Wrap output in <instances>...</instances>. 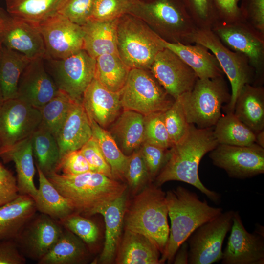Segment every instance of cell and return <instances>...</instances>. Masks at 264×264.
<instances>
[{"instance_id": "4316f807", "label": "cell", "mask_w": 264, "mask_h": 264, "mask_svg": "<svg viewBox=\"0 0 264 264\" xmlns=\"http://www.w3.org/2000/svg\"><path fill=\"white\" fill-rule=\"evenodd\" d=\"M233 113L256 134L264 130V88L246 84L240 90Z\"/></svg>"}, {"instance_id": "cb8c5ba5", "label": "cell", "mask_w": 264, "mask_h": 264, "mask_svg": "<svg viewBox=\"0 0 264 264\" xmlns=\"http://www.w3.org/2000/svg\"><path fill=\"white\" fill-rule=\"evenodd\" d=\"M165 47L177 55L195 72L198 78H214L223 76L215 55L205 46L198 44H183L163 40Z\"/></svg>"}, {"instance_id": "ba28073f", "label": "cell", "mask_w": 264, "mask_h": 264, "mask_svg": "<svg viewBox=\"0 0 264 264\" xmlns=\"http://www.w3.org/2000/svg\"><path fill=\"white\" fill-rule=\"evenodd\" d=\"M190 42L205 46L217 58L231 87L230 101L224 109L226 113L233 112L236 100L241 88L244 85L254 81V71L248 58L228 48L211 29L197 28L192 35Z\"/></svg>"}, {"instance_id": "ee69618b", "label": "cell", "mask_w": 264, "mask_h": 264, "mask_svg": "<svg viewBox=\"0 0 264 264\" xmlns=\"http://www.w3.org/2000/svg\"><path fill=\"white\" fill-rule=\"evenodd\" d=\"M137 0H95L89 20H111L130 14Z\"/></svg>"}, {"instance_id": "484cf974", "label": "cell", "mask_w": 264, "mask_h": 264, "mask_svg": "<svg viewBox=\"0 0 264 264\" xmlns=\"http://www.w3.org/2000/svg\"><path fill=\"white\" fill-rule=\"evenodd\" d=\"M33 198L19 194L13 200L0 207V240H14L36 213Z\"/></svg>"}, {"instance_id": "8d00e7d4", "label": "cell", "mask_w": 264, "mask_h": 264, "mask_svg": "<svg viewBox=\"0 0 264 264\" xmlns=\"http://www.w3.org/2000/svg\"><path fill=\"white\" fill-rule=\"evenodd\" d=\"M31 138L35 165L45 176L55 172L61 157L56 138L47 129L40 125Z\"/></svg>"}, {"instance_id": "8992f818", "label": "cell", "mask_w": 264, "mask_h": 264, "mask_svg": "<svg viewBox=\"0 0 264 264\" xmlns=\"http://www.w3.org/2000/svg\"><path fill=\"white\" fill-rule=\"evenodd\" d=\"M163 39L145 22L131 14L118 19L117 48L119 57L131 69L150 70Z\"/></svg>"}, {"instance_id": "7a4b0ae2", "label": "cell", "mask_w": 264, "mask_h": 264, "mask_svg": "<svg viewBox=\"0 0 264 264\" xmlns=\"http://www.w3.org/2000/svg\"><path fill=\"white\" fill-rule=\"evenodd\" d=\"M46 176L70 202L75 212L85 216L99 214L127 188L120 181L91 171L76 175L53 172Z\"/></svg>"}, {"instance_id": "db71d44e", "label": "cell", "mask_w": 264, "mask_h": 264, "mask_svg": "<svg viewBox=\"0 0 264 264\" xmlns=\"http://www.w3.org/2000/svg\"><path fill=\"white\" fill-rule=\"evenodd\" d=\"M26 259L14 240H0V264H24Z\"/></svg>"}, {"instance_id": "f907efd6", "label": "cell", "mask_w": 264, "mask_h": 264, "mask_svg": "<svg viewBox=\"0 0 264 264\" xmlns=\"http://www.w3.org/2000/svg\"><path fill=\"white\" fill-rule=\"evenodd\" d=\"M240 7L244 20L264 34V0H242Z\"/></svg>"}, {"instance_id": "4fadbf2b", "label": "cell", "mask_w": 264, "mask_h": 264, "mask_svg": "<svg viewBox=\"0 0 264 264\" xmlns=\"http://www.w3.org/2000/svg\"><path fill=\"white\" fill-rule=\"evenodd\" d=\"M46 60L58 89L82 101L84 92L95 77L96 59L82 49L62 59Z\"/></svg>"}, {"instance_id": "603a6c76", "label": "cell", "mask_w": 264, "mask_h": 264, "mask_svg": "<svg viewBox=\"0 0 264 264\" xmlns=\"http://www.w3.org/2000/svg\"><path fill=\"white\" fill-rule=\"evenodd\" d=\"M144 115L123 110L107 130L122 153L129 156L144 141Z\"/></svg>"}, {"instance_id": "7402d4cb", "label": "cell", "mask_w": 264, "mask_h": 264, "mask_svg": "<svg viewBox=\"0 0 264 264\" xmlns=\"http://www.w3.org/2000/svg\"><path fill=\"white\" fill-rule=\"evenodd\" d=\"M92 136L90 122L82 101L73 100L55 138L61 157L80 149Z\"/></svg>"}, {"instance_id": "6f0895ef", "label": "cell", "mask_w": 264, "mask_h": 264, "mask_svg": "<svg viewBox=\"0 0 264 264\" xmlns=\"http://www.w3.org/2000/svg\"><path fill=\"white\" fill-rule=\"evenodd\" d=\"M3 22V13L0 10V29Z\"/></svg>"}, {"instance_id": "6da1fadb", "label": "cell", "mask_w": 264, "mask_h": 264, "mask_svg": "<svg viewBox=\"0 0 264 264\" xmlns=\"http://www.w3.org/2000/svg\"><path fill=\"white\" fill-rule=\"evenodd\" d=\"M212 128H199L189 124L185 136L170 148L168 159L155 178V185L160 187L170 181H179L190 184L208 198L219 202L220 195L205 187L198 176L202 158L218 145Z\"/></svg>"}, {"instance_id": "11a10c76", "label": "cell", "mask_w": 264, "mask_h": 264, "mask_svg": "<svg viewBox=\"0 0 264 264\" xmlns=\"http://www.w3.org/2000/svg\"><path fill=\"white\" fill-rule=\"evenodd\" d=\"M189 246L187 241L183 242L180 246L176 253L174 260V264H188Z\"/></svg>"}, {"instance_id": "44dd1931", "label": "cell", "mask_w": 264, "mask_h": 264, "mask_svg": "<svg viewBox=\"0 0 264 264\" xmlns=\"http://www.w3.org/2000/svg\"><path fill=\"white\" fill-rule=\"evenodd\" d=\"M82 103L88 116L106 130L123 110L120 92L109 90L95 77L84 92Z\"/></svg>"}, {"instance_id": "bcb514c9", "label": "cell", "mask_w": 264, "mask_h": 264, "mask_svg": "<svg viewBox=\"0 0 264 264\" xmlns=\"http://www.w3.org/2000/svg\"><path fill=\"white\" fill-rule=\"evenodd\" d=\"M139 149L152 181L155 179L166 163L169 156L170 148L166 149L144 142Z\"/></svg>"}, {"instance_id": "3957f363", "label": "cell", "mask_w": 264, "mask_h": 264, "mask_svg": "<svg viewBox=\"0 0 264 264\" xmlns=\"http://www.w3.org/2000/svg\"><path fill=\"white\" fill-rule=\"evenodd\" d=\"M166 198L171 227L160 264L166 261L173 262L181 244L198 227L222 212V208L210 206L206 200H200L196 193L180 186L168 191Z\"/></svg>"}, {"instance_id": "e0dca14e", "label": "cell", "mask_w": 264, "mask_h": 264, "mask_svg": "<svg viewBox=\"0 0 264 264\" xmlns=\"http://www.w3.org/2000/svg\"><path fill=\"white\" fill-rule=\"evenodd\" d=\"M64 229L59 221L36 213L14 239L26 258L39 261L56 242Z\"/></svg>"}, {"instance_id": "1f68e13d", "label": "cell", "mask_w": 264, "mask_h": 264, "mask_svg": "<svg viewBox=\"0 0 264 264\" xmlns=\"http://www.w3.org/2000/svg\"><path fill=\"white\" fill-rule=\"evenodd\" d=\"M88 254L86 244L64 228L60 236L38 264H74L84 262Z\"/></svg>"}, {"instance_id": "5bb4252c", "label": "cell", "mask_w": 264, "mask_h": 264, "mask_svg": "<svg viewBox=\"0 0 264 264\" xmlns=\"http://www.w3.org/2000/svg\"><path fill=\"white\" fill-rule=\"evenodd\" d=\"M45 48L44 60L65 58L84 49L82 27L56 14L37 23Z\"/></svg>"}, {"instance_id": "ab89813d", "label": "cell", "mask_w": 264, "mask_h": 264, "mask_svg": "<svg viewBox=\"0 0 264 264\" xmlns=\"http://www.w3.org/2000/svg\"><path fill=\"white\" fill-rule=\"evenodd\" d=\"M198 29H212L217 22L213 0H179Z\"/></svg>"}, {"instance_id": "94428289", "label": "cell", "mask_w": 264, "mask_h": 264, "mask_svg": "<svg viewBox=\"0 0 264 264\" xmlns=\"http://www.w3.org/2000/svg\"><path fill=\"white\" fill-rule=\"evenodd\" d=\"M141 0V1H144V2H148V1H151L152 0Z\"/></svg>"}, {"instance_id": "f6af8a7d", "label": "cell", "mask_w": 264, "mask_h": 264, "mask_svg": "<svg viewBox=\"0 0 264 264\" xmlns=\"http://www.w3.org/2000/svg\"><path fill=\"white\" fill-rule=\"evenodd\" d=\"M124 179L131 188L136 191L151 181L143 155L139 149L129 156Z\"/></svg>"}, {"instance_id": "d6986e66", "label": "cell", "mask_w": 264, "mask_h": 264, "mask_svg": "<svg viewBox=\"0 0 264 264\" xmlns=\"http://www.w3.org/2000/svg\"><path fill=\"white\" fill-rule=\"evenodd\" d=\"M0 38L4 46L31 60L45 59V45L37 23L3 13Z\"/></svg>"}, {"instance_id": "91938a15", "label": "cell", "mask_w": 264, "mask_h": 264, "mask_svg": "<svg viewBox=\"0 0 264 264\" xmlns=\"http://www.w3.org/2000/svg\"><path fill=\"white\" fill-rule=\"evenodd\" d=\"M3 46V45L2 44V42H1V39L0 38V59L2 51Z\"/></svg>"}, {"instance_id": "d4e9b609", "label": "cell", "mask_w": 264, "mask_h": 264, "mask_svg": "<svg viewBox=\"0 0 264 264\" xmlns=\"http://www.w3.org/2000/svg\"><path fill=\"white\" fill-rule=\"evenodd\" d=\"M118 19L107 21L89 20L81 26L84 33V49L91 57L96 59L105 54H118Z\"/></svg>"}, {"instance_id": "f5cc1de1", "label": "cell", "mask_w": 264, "mask_h": 264, "mask_svg": "<svg viewBox=\"0 0 264 264\" xmlns=\"http://www.w3.org/2000/svg\"><path fill=\"white\" fill-rule=\"evenodd\" d=\"M19 195L16 177L0 162V207Z\"/></svg>"}, {"instance_id": "f35d334b", "label": "cell", "mask_w": 264, "mask_h": 264, "mask_svg": "<svg viewBox=\"0 0 264 264\" xmlns=\"http://www.w3.org/2000/svg\"><path fill=\"white\" fill-rule=\"evenodd\" d=\"M74 99L59 90L57 94L40 109V126L47 129L55 138L63 125Z\"/></svg>"}, {"instance_id": "ffe728a7", "label": "cell", "mask_w": 264, "mask_h": 264, "mask_svg": "<svg viewBox=\"0 0 264 264\" xmlns=\"http://www.w3.org/2000/svg\"><path fill=\"white\" fill-rule=\"evenodd\" d=\"M44 60L39 58L30 61L21 76L17 90V98L39 109L59 91L45 68Z\"/></svg>"}, {"instance_id": "d6a6232c", "label": "cell", "mask_w": 264, "mask_h": 264, "mask_svg": "<svg viewBox=\"0 0 264 264\" xmlns=\"http://www.w3.org/2000/svg\"><path fill=\"white\" fill-rule=\"evenodd\" d=\"M31 60L3 46L0 59V87L4 100L17 98L21 76Z\"/></svg>"}, {"instance_id": "74e56055", "label": "cell", "mask_w": 264, "mask_h": 264, "mask_svg": "<svg viewBox=\"0 0 264 264\" xmlns=\"http://www.w3.org/2000/svg\"><path fill=\"white\" fill-rule=\"evenodd\" d=\"M92 137L97 141L100 149L111 169L113 179L123 181L129 156L120 150L109 131L100 126L88 117Z\"/></svg>"}, {"instance_id": "e575fe53", "label": "cell", "mask_w": 264, "mask_h": 264, "mask_svg": "<svg viewBox=\"0 0 264 264\" xmlns=\"http://www.w3.org/2000/svg\"><path fill=\"white\" fill-rule=\"evenodd\" d=\"M131 69L118 54H105L96 59L95 78L109 90L120 92Z\"/></svg>"}, {"instance_id": "836d02e7", "label": "cell", "mask_w": 264, "mask_h": 264, "mask_svg": "<svg viewBox=\"0 0 264 264\" xmlns=\"http://www.w3.org/2000/svg\"><path fill=\"white\" fill-rule=\"evenodd\" d=\"M226 113L214 126L213 133L218 144L245 146L256 143V133L233 112Z\"/></svg>"}, {"instance_id": "ac0fdd59", "label": "cell", "mask_w": 264, "mask_h": 264, "mask_svg": "<svg viewBox=\"0 0 264 264\" xmlns=\"http://www.w3.org/2000/svg\"><path fill=\"white\" fill-rule=\"evenodd\" d=\"M231 233L223 252V264H263L264 239L262 230L253 233L245 228L238 211H234Z\"/></svg>"}, {"instance_id": "680465c9", "label": "cell", "mask_w": 264, "mask_h": 264, "mask_svg": "<svg viewBox=\"0 0 264 264\" xmlns=\"http://www.w3.org/2000/svg\"><path fill=\"white\" fill-rule=\"evenodd\" d=\"M3 101H4V100H3V98L1 90L0 87V106L1 105V104L2 103Z\"/></svg>"}, {"instance_id": "9c48e42d", "label": "cell", "mask_w": 264, "mask_h": 264, "mask_svg": "<svg viewBox=\"0 0 264 264\" xmlns=\"http://www.w3.org/2000/svg\"><path fill=\"white\" fill-rule=\"evenodd\" d=\"M120 94L123 110H132L144 116L165 111L175 100L150 70L139 68L130 70Z\"/></svg>"}, {"instance_id": "7dc6e473", "label": "cell", "mask_w": 264, "mask_h": 264, "mask_svg": "<svg viewBox=\"0 0 264 264\" xmlns=\"http://www.w3.org/2000/svg\"><path fill=\"white\" fill-rule=\"evenodd\" d=\"M95 0H66L58 13L83 26L91 18Z\"/></svg>"}, {"instance_id": "2e32d148", "label": "cell", "mask_w": 264, "mask_h": 264, "mask_svg": "<svg viewBox=\"0 0 264 264\" xmlns=\"http://www.w3.org/2000/svg\"><path fill=\"white\" fill-rule=\"evenodd\" d=\"M150 70L175 100L191 91L198 79L187 64L165 47L156 54Z\"/></svg>"}, {"instance_id": "7bdbcfd3", "label": "cell", "mask_w": 264, "mask_h": 264, "mask_svg": "<svg viewBox=\"0 0 264 264\" xmlns=\"http://www.w3.org/2000/svg\"><path fill=\"white\" fill-rule=\"evenodd\" d=\"M164 112L144 116V141L166 149L172 146L164 121Z\"/></svg>"}, {"instance_id": "816d5d0a", "label": "cell", "mask_w": 264, "mask_h": 264, "mask_svg": "<svg viewBox=\"0 0 264 264\" xmlns=\"http://www.w3.org/2000/svg\"><path fill=\"white\" fill-rule=\"evenodd\" d=\"M240 0H213L217 22H232L245 20L238 4Z\"/></svg>"}, {"instance_id": "7c38bea8", "label": "cell", "mask_w": 264, "mask_h": 264, "mask_svg": "<svg viewBox=\"0 0 264 264\" xmlns=\"http://www.w3.org/2000/svg\"><path fill=\"white\" fill-rule=\"evenodd\" d=\"M234 211L221 213L198 227L188 238V264H211L221 260L222 246L231 230Z\"/></svg>"}, {"instance_id": "4dcf8cb0", "label": "cell", "mask_w": 264, "mask_h": 264, "mask_svg": "<svg viewBox=\"0 0 264 264\" xmlns=\"http://www.w3.org/2000/svg\"><path fill=\"white\" fill-rule=\"evenodd\" d=\"M39 186L33 199L37 211L58 221L75 212L70 202L64 197L36 166Z\"/></svg>"}, {"instance_id": "30bf717a", "label": "cell", "mask_w": 264, "mask_h": 264, "mask_svg": "<svg viewBox=\"0 0 264 264\" xmlns=\"http://www.w3.org/2000/svg\"><path fill=\"white\" fill-rule=\"evenodd\" d=\"M40 109L18 99L0 106V158L30 137L40 125Z\"/></svg>"}, {"instance_id": "60d3db41", "label": "cell", "mask_w": 264, "mask_h": 264, "mask_svg": "<svg viewBox=\"0 0 264 264\" xmlns=\"http://www.w3.org/2000/svg\"><path fill=\"white\" fill-rule=\"evenodd\" d=\"M64 228L69 230L88 246L96 243L99 237V229L91 220L74 212L59 220Z\"/></svg>"}, {"instance_id": "277c9868", "label": "cell", "mask_w": 264, "mask_h": 264, "mask_svg": "<svg viewBox=\"0 0 264 264\" xmlns=\"http://www.w3.org/2000/svg\"><path fill=\"white\" fill-rule=\"evenodd\" d=\"M166 193L159 187H146L132 200L124 215L125 229L144 235L163 252L170 227Z\"/></svg>"}, {"instance_id": "f546056e", "label": "cell", "mask_w": 264, "mask_h": 264, "mask_svg": "<svg viewBox=\"0 0 264 264\" xmlns=\"http://www.w3.org/2000/svg\"><path fill=\"white\" fill-rule=\"evenodd\" d=\"M33 157L30 136L1 157L5 163L13 161L15 164L19 194L27 195L33 198L37 192L34 182L35 167Z\"/></svg>"}, {"instance_id": "681fc988", "label": "cell", "mask_w": 264, "mask_h": 264, "mask_svg": "<svg viewBox=\"0 0 264 264\" xmlns=\"http://www.w3.org/2000/svg\"><path fill=\"white\" fill-rule=\"evenodd\" d=\"M91 169L80 149L67 152L59 160L55 172L66 175H76L90 171Z\"/></svg>"}, {"instance_id": "52a82bcc", "label": "cell", "mask_w": 264, "mask_h": 264, "mask_svg": "<svg viewBox=\"0 0 264 264\" xmlns=\"http://www.w3.org/2000/svg\"><path fill=\"white\" fill-rule=\"evenodd\" d=\"M231 93L223 76L198 79L193 88L178 98L189 124L199 128L213 127L221 117L223 104Z\"/></svg>"}, {"instance_id": "9a60e30c", "label": "cell", "mask_w": 264, "mask_h": 264, "mask_svg": "<svg viewBox=\"0 0 264 264\" xmlns=\"http://www.w3.org/2000/svg\"><path fill=\"white\" fill-rule=\"evenodd\" d=\"M209 156L214 165L232 178L245 179L264 173V148L256 143L245 146L218 144Z\"/></svg>"}, {"instance_id": "d590c367", "label": "cell", "mask_w": 264, "mask_h": 264, "mask_svg": "<svg viewBox=\"0 0 264 264\" xmlns=\"http://www.w3.org/2000/svg\"><path fill=\"white\" fill-rule=\"evenodd\" d=\"M10 15L39 23L58 13L66 0H4Z\"/></svg>"}, {"instance_id": "83f0119b", "label": "cell", "mask_w": 264, "mask_h": 264, "mask_svg": "<svg viewBox=\"0 0 264 264\" xmlns=\"http://www.w3.org/2000/svg\"><path fill=\"white\" fill-rule=\"evenodd\" d=\"M126 207L125 192L99 213L103 216L105 223V242L99 259L100 263L110 264L116 257L120 244Z\"/></svg>"}, {"instance_id": "c3c4849f", "label": "cell", "mask_w": 264, "mask_h": 264, "mask_svg": "<svg viewBox=\"0 0 264 264\" xmlns=\"http://www.w3.org/2000/svg\"><path fill=\"white\" fill-rule=\"evenodd\" d=\"M80 150L89 164L91 171L101 173L113 178L110 166L97 141L92 136Z\"/></svg>"}, {"instance_id": "5b68a950", "label": "cell", "mask_w": 264, "mask_h": 264, "mask_svg": "<svg viewBox=\"0 0 264 264\" xmlns=\"http://www.w3.org/2000/svg\"><path fill=\"white\" fill-rule=\"evenodd\" d=\"M130 14L170 43L191 44V37L197 29L179 0H137Z\"/></svg>"}, {"instance_id": "9f6ffc18", "label": "cell", "mask_w": 264, "mask_h": 264, "mask_svg": "<svg viewBox=\"0 0 264 264\" xmlns=\"http://www.w3.org/2000/svg\"><path fill=\"white\" fill-rule=\"evenodd\" d=\"M255 143L264 148V130L256 134Z\"/></svg>"}, {"instance_id": "f1b7e54d", "label": "cell", "mask_w": 264, "mask_h": 264, "mask_svg": "<svg viewBox=\"0 0 264 264\" xmlns=\"http://www.w3.org/2000/svg\"><path fill=\"white\" fill-rule=\"evenodd\" d=\"M160 253L146 236L125 229L118 248L116 262L119 264H160Z\"/></svg>"}, {"instance_id": "8fae6325", "label": "cell", "mask_w": 264, "mask_h": 264, "mask_svg": "<svg viewBox=\"0 0 264 264\" xmlns=\"http://www.w3.org/2000/svg\"><path fill=\"white\" fill-rule=\"evenodd\" d=\"M211 30L228 48L248 58L254 71L255 79L262 81L264 70V34L245 20L218 22Z\"/></svg>"}, {"instance_id": "b9f144b4", "label": "cell", "mask_w": 264, "mask_h": 264, "mask_svg": "<svg viewBox=\"0 0 264 264\" xmlns=\"http://www.w3.org/2000/svg\"><path fill=\"white\" fill-rule=\"evenodd\" d=\"M163 114L165 127L173 145L185 136L189 126L179 98L175 100Z\"/></svg>"}]
</instances>
